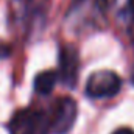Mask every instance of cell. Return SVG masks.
<instances>
[{"label": "cell", "mask_w": 134, "mask_h": 134, "mask_svg": "<svg viewBox=\"0 0 134 134\" xmlns=\"http://www.w3.org/2000/svg\"><path fill=\"white\" fill-rule=\"evenodd\" d=\"M108 0H73L67 11V22L75 30L98 25L108 8Z\"/></svg>", "instance_id": "1"}, {"label": "cell", "mask_w": 134, "mask_h": 134, "mask_svg": "<svg viewBox=\"0 0 134 134\" xmlns=\"http://www.w3.org/2000/svg\"><path fill=\"white\" fill-rule=\"evenodd\" d=\"M122 89L120 76L112 70H97L91 73L86 83V95L89 98H111Z\"/></svg>", "instance_id": "2"}, {"label": "cell", "mask_w": 134, "mask_h": 134, "mask_svg": "<svg viewBox=\"0 0 134 134\" xmlns=\"http://www.w3.org/2000/svg\"><path fill=\"white\" fill-rule=\"evenodd\" d=\"M76 114H78V106L73 98L64 97L58 100L50 115V133L67 134L75 125Z\"/></svg>", "instance_id": "3"}, {"label": "cell", "mask_w": 134, "mask_h": 134, "mask_svg": "<svg viewBox=\"0 0 134 134\" xmlns=\"http://www.w3.org/2000/svg\"><path fill=\"white\" fill-rule=\"evenodd\" d=\"M13 130L20 134H50V115L42 111H22L14 117Z\"/></svg>", "instance_id": "4"}, {"label": "cell", "mask_w": 134, "mask_h": 134, "mask_svg": "<svg viewBox=\"0 0 134 134\" xmlns=\"http://www.w3.org/2000/svg\"><path fill=\"white\" fill-rule=\"evenodd\" d=\"M78 73H80V55L78 50L67 44L59 48V70H58V80L69 89L75 87L78 83Z\"/></svg>", "instance_id": "5"}, {"label": "cell", "mask_w": 134, "mask_h": 134, "mask_svg": "<svg viewBox=\"0 0 134 134\" xmlns=\"http://www.w3.org/2000/svg\"><path fill=\"white\" fill-rule=\"evenodd\" d=\"M16 16L28 30H33L44 20L47 0H14Z\"/></svg>", "instance_id": "6"}, {"label": "cell", "mask_w": 134, "mask_h": 134, "mask_svg": "<svg viewBox=\"0 0 134 134\" xmlns=\"http://www.w3.org/2000/svg\"><path fill=\"white\" fill-rule=\"evenodd\" d=\"M111 8L123 30L134 37V0H111Z\"/></svg>", "instance_id": "7"}, {"label": "cell", "mask_w": 134, "mask_h": 134, "mask_svg": "<svg viewBox=\"0 0 134 134\" xmlns=\"http://www.w3.org/2000/svg\"><path fill=\"white\" fill-rule=\"evenodd\" d=\"M58 81V75L53 70H44L36 75L34 78V91L39 95H48L55 89V84Z\"/></svg>", "instance_id": "8"}, {"label": "cell", "mask_w": 134, "mask_h": 134, "mask_svg": "<svg viewBox=\"0 0 134 134\" xmlns=\"http://www.w3.org/2000/svg\"><path fill=\"white\" fill-rule=\"evenodd\" d=\"M9 55V47L8 45H0V58H5Z\"/></svg>", "instance_id": "9"}, {"label": "cell", "mask_w": 134, "mask_h": 134, "mask_svg": "<svg viewBox=\"0 0 134 134\" xmlns=\"http://www.w3.org/2000/svg\"><path fill=\"white\" fill-rule=\"evenodd\" d=\"M112 134H134V131L131 128H119L117 131H114Z\"/></svg>", "instance_id": "10"}]
</instances>
